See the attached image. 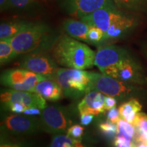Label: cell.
<instances>
[{
	"instance_id": "cell-23",
	"label": "cell",
	"mask_w": 147,
	"mask_h": 147,
	"mask_svg": "<svg viewBox=\"0 0 147 147\" xmlns=\"http://www.w3.org/2000/svg\"><path fill=\"white\" fill-rule=\"evenodd\" d=\"M78 142H80V140L72 138L68 135L63 134H55L51 141L50 147H67L74 145Z\"/></svg>"
},
{
	"instance_id": "cell-19",
	"label": "cell",
	"mask_w": 147,
	"mask_h": 147,
	"mask_svg": "<svg viewBox=\"0 0 147 147\" xmlns=\"http://www.w3.org/2000/svg\"><path fill=\"white\" fill-rule=\"evenodd\" d=\"M44 0H10L11 9L29 12L40 8Z\"/></svg>"
},
{
	"instance_id": "cell-14",
	"label": "cell",
	"mask_w": 147,
	"mask_h": 147,
	"mask_svg": "<svg viewBox=\"0 0 147 147\" xmlns=\"http://www.w3.org/2000/svg\"><path fill=\"white\" fill-rule=\"evenodd\" d=\"M35 93L41 95L45 100L56 102L61 98L63 90L54 79H46L36 84Z\"/></svg>"
},
{
	"instance_id": "cell-11",
	"label": "cell",
	"mask_w": 147,
	"mask_h": 147,
	"mask_svg": "<svg viewBox=\"0 0 147 147\" xmlns=\"http://www.w3.org/2000/svg\"><path fill=\"white\" fill-rule=\"evenodd\" d=\"M1 103L3 106L11 103H18L27 108H38L41 109H45L47 106L45 99L37 93L10 89L1 92Z\"/></svg>"
},
{
	"instance_id": "cell-7",
	"label": "cell",
	"mask_w": 147,
	"mask_h": 147,
	"mask_svg": "<svg viewBox=\"0 0 147 147\" xmlns=\"http://www.w3.org/2000/svg\"><path fill=\"white\" fill-rule=\"evenodd\" d=\"M61 10L74 18L80 19L100 8L117 7L113 0H55Z\"/></svg>"
},
{
	"instance_id": "cell-36",
	"label": "cell",
	"mask_w": 147,
	"mask_h": 147,
	"mask_svg": "<svg viewBox=\"0 0 147 147\" xmlns=\"http://www.w3.org/2000/svg\"><path fill=\"white\" fill-rule=\"evenodd\" d=\"M145 144H146V147H147V143H145Z\"/></svg>"
},
{
	"instance_id": "cell-4",
	"label": "cell",
	"mask_w": 147,
	"mask_h": 147,
	"mask_svg": "<svg viewBox=\"0 0 147 147\" xmlns=\"http://www.w3.org/2000/svg\"><path fill=\"white\" fill-rule=\"evenodd\" d=\"M55 80L67 97L78 98L89 91L91 75L84 69L58 68Z\"/></svg>"
},
{
	"instance_id": "cell-16",
	"label": "cell",
	"mask_w": 147,
	"mask_h": 147,
	"mask_svg": "<svg viewBox=\"0 0 147 147\" xmlns=\"http://www.w3.org/2000/svg\"><path fill=\"white\" fill-rule=\"evenodd\" d=\"M116 79L123 81H136L139 78V72L137 66L129 57L121 60L116 65Z\"/></svg>"
},
{
	"instance_id": "cell-24",
	"label": "cell",
	"mask_w": 147,
	"mask_h": 147,
	"mask_svg": "<svg viewBox=\"0 0 147 147\" xmlns=\"http://www.w3.org/2000/svg\"><path fill=\"white\" fill-rule=\"evenodd\" d=\"M87 36L90 44L97 45L102 41H104V33L103 32V31L98 27L93 25H89Z\"/></svg>"
},
{
	"instance_id": "cell-15",
	"label": "cell",
	"mask_w": 147,
	"mask_h": 147,
	"mask_svg": "<svg viewBox=\"0 0 147 147\" xmlns=\"http://www.w3.org/2000/svg\"><path fill=\"white\" fill-rule=\"evenodd\" d=\"M63 28L69 36L74 39L89 43L88 40V30L89 25L75 18H67L63 22Z\"/></svg>"
},
{
	"instance_id": "cell-2",
	"label": "cell",
	"mask_w": 147,
	"mask_h": 147,
	"mask_svg": "<svg viewBox=\"0 0 147 147\" xmlns=\"http://www.w3.org/2000/svg\"><path fill=\"white\" fill-rule=\"evenodd\" d=\"M80 20L102 29L104 40L120 38L135 24L134 18L119 10L117 7L100 8Z\"/></svg>"
},
{
	"instance_id": "cell-31",
	"label": "cell",
	"mask_w": 147,
	"mask_h": 147,
	"mask_svg": "<svg viewBox=\"0 0 147 147\" xmlns=\"http://www.w3.org/2000/svg\"><path fill=\"white\" fill-rule=\"evenodd\" d=\"M80 124L83 126H87L93 121L94 118V115L90 113H81L80 114Z\"/></svg>"
},
{
	"instance_id": "cell-34",
	"label": "cell",
	"mask_w": 147,
	"mask_h": 147,
	"mask_svg": "<svg viewBox=\"0 0 147 147\" xmlns=\"http://www.w3.org/2000/svg\"><path fill=\"white\" fill-rule=\"evenodd\" d=\"M11 9L10 0H0V10L1 12H4Z\"/></svg>"
},
{
	"instance_id": "cell-35",
	"label": "cell",
	"mask_w": 147,
	"mask_h": 147,
	"mask_svg": "<svg viewBox=\"0 0 147 147\" xmlns=\"http://www.w3.org/2000/svg\"><path fill=\"white\" fill-rule=\"evenodd\" d=\"M67 147H84V146L81 144V143H80V142H77L76 144H75L74 145H71V146H69Z\"/></svg>"
},
{
	"instance_id": "cell-29",
	"label": "cell",
	"mask_w": 147,
	"mask_h": 147,
	"mask_svg": "<svg viewBox=\"0 0 147 147\" xmlns=\"http://www.w3.org/2000/svg\"><path fill=\"white\" fill-rule=\"evenodd\" d=\"M121 119L120 113H119V109L115 107L113 109L108 110V113L107 114V121L113 123L117 124V123Z\"/></svg>"
},
{
	"instance_id": "cell-32",
	"label": "cell",
	"mask_w": 147,
	"mask_h": 147,
	"mask_svg": "<svg viewBox=\"0 0 147 147\" xmlns=\"http://www.w3.org/2000/svg\"><path fill=\"white\" fill-rule=\"evenodd\" d=\"M117 102L114 97L106 96L105 100V110H110L116 107Z\"/></svg>"
},
{
	"instance_id": "cell-12",
	"label": "cell",
	"mask_w": 147,
	"mask_h": 147,
	"mask_svg": "<svg viewBox=\"0 0 147 147\" xmlns=\"http://www.w3.org/2000/svg\"><path fill=\"white\" fill-rule=\"evenodd\" d=\"M127 57L128 55L123 49L114 45L106 46L100 48L95 53L94 64L104 74Z\"/></svg>"
},
{
	"instance_id": "cell-5",
	"label": "cell",
	"mask_w": 147,
	"mask_h": 147,
	"mask_svg": "<svg viewBox=\"0 0 147 147\" xmlns=\"http://www.w3.org/2000/svg\"><path fill=\"white\" fill-rule=\"evenodd\" d=\"M46 79L49 78L27 69L17 68L3 71L1 75V83L10 89L35 93L36 84Z\"/></svg>"
},
{
	"instance_id": "cell-22",
	"label": "cell",
	"mask_w": 147,
	"mask_h": 147,
	"mask_svg": "<svg viewBox=\"0 0 147 147\" xmlns=\"http://www.w3.org/2000/svg\"><path fill=\"white\" fill-rule=\"evenodd\" d=\"M117 134L134 140L136 135V127L124 119H121L117 123Z\"/></svg>"
},
{
	"instance_id": "cell-9",
	"label": "cell",
	"mask_w": 147,
	"mask_h": 147,
	"mask_svg": "<svg viewBox=\"0 0 147 147\" xmlns=\"http://www.w3.org/2000/svg\"><path fill=\"white\" fill-rule=\"evenodd\" d=\"M91 82L89 91L100 92L106 96L119 97L130 91L121 80L104 74L90 72Z\"/></svg>"
},
{
	"instance_id": "cell-27",
	"label": "cell",
	"mask_w": 147,
	"mask_h": 147,
	"mask_svg": "<svg viewBox=\"0 0 147 147\" xmlns=\"http://www.w3.org/2000/svg\"><path fill=\"white\" fill-rule=\"evenodd\" d=\"M84 131V128L82 125H74L69 127L66 133H67V135H68L69 136L71 137L72 138L80 140L82 138V136H83Z\"/></svg>"
},
{
	"instance_id": "cell-28",
	"label": "cell",
	"mask_w": 147,
	"mask_h": 147,
	"mask_svg": "<svg viewBox=\"0 0 147 147\" xmlns=\"http://www.w3.org/2000/svg\"><path fill=\"white\" fill-rule=\"evenodd\" d=\"M115 147H132L134 140L128 139L120 135H117L115 138Z\"/></svg>"
},
{
	"instance_id": "cell-17",
	"label": "cell",
	"mask_w": 147,
	"mask_h": 147,
	"mask_svg": "<svg viewBox=\"0 0 147 147\" xmlns=\"http://www.w3.org/2000/svg\"><path fill=\"white\" fill-rule=\"evenodd\" d=\"M33 23L21 20L2 22L0 25V40H10Z\"/></svg>"
},
{
	"instance_id": "cell-3",
	"label": "cell",
	"mask_w": 147,
	"mask_h": 147,
	"mask_svg": "<svg viewBox=\"0 0 147 147\" xmlns=\"http://www.w3.org/2000/svg\"><path fill=\"white\" fill-rule=\"evenodd\" d=\"M57 39L47 25L34 23L8 40L18 55L43 51L53 47Z\"/></svg>"
},
{
	"instance_id": "cell-33",
	"label": "cell",
	"mask_w": 147,
	"mask_h": 147,
	"mask_svg": "<svg viewBox=\"0 0 147 147\" xmlns=\"http://www.w3.org/2000/svg\"><path fill=\"white\" fill-rule=\"evenodd\" d=\"M42 110L43 109L38 108H28L23 112V114L27 116L40 115L42 113Z\"/></svg>"
},
{
	"instance_id": "cell-1",
	"label": "cell",
	"mask_w": 147,
	"mask_h": 147,
	"mask_svg": "<svg viewBox=\"0 0 147 147\" xmlns=\"http://www.w3.org/2000/svg\"><path fill=\"white\" fill-rule=\"evenodd\" d=\"M53 57L67 68L86 69L95 65V53L89 46L70 36H61L52 47Z\"/></svg>"
},
{
	"instance_id": "cell-20",
	"label": "cell",
	"mask_w": 147,
	"mask_h": 147,
	"mask_svg": "<svg viewBox=\"0 0 147 147\" xmlns=\"http://www.w3.org/2000/svg\"><path fill=\"white\" fill-rule=\"evenodd\" d=\"M17 55L8 40H1L0 41V63L1 65L10 62Z\"/></svg>"
},
{
	"instance_id": "cell-26",
	"label": "cell",
	"mask_w": 147,
	"mask_h": 147,
	"mask_svg": "<svg viewBox=\"0 0 147 147\" xmlns=\"http://www.w3.org/2000/svg\"><path fill=\"white\" fill-rule=\"evenodd\" d=\"M0 147H30V145L27 144V142L10 139L1 136Z\"/></svg>"
},
{
	"instance_id": "cell-8",
	"label": "cell",
	"mask_w": 147,
	"mask_h": 147,
	"mask_svg": "<svg viewBox=\"0 0 147 147\" xmlns=\"http://www.w3.org/2000/svg\"><path fill=\"white\" fill-rule=\"evenodd\" d=\"M20 67L33 72L44 75L49 79L55 80L59 67L54 58L43 51L33 52L27 54L22 59Z\"/></svg>"
},
{
	"instance_id": "cell-25",
	"label": "cell",
	"mask_w": 147,
	"mask_h": 147,
	"mask_svg": "<svg viewBox=\"0 0 147 147\" xmlns=\"http://www.w3.org/2000/svg\"><path fill=\"white\" fill-rule=\"evenodd\" d=\"M100 131L103 134H105L107 137L113 138L116 137L117 134V124L113 123L110 121H106V122L101 123L100 126Z\"/></svg>"
},
{
	"instance_id": "cell-21",
	"label": "cell",
	"mask_w": 147,
	"mask_h": 147,
	"mask_svg": "<svg viewBox=\"0 0 147 147\" xmlns=\"http://www.w3.org/2000/svg\"><path fill=\"white\" fill-rule=\"evenodd\" d=\"M117 8L132 11H142L146 8L147 0H113Z\"/></svg>"
},
{
	"instance_id": "cell-13",
	"label": "cell",
	"mask_w": 147,
	"mask_h": 147,
	"mask_svg": "<svg viewBox=\"0 0 147 147\" xmlns=\"http://www.w3.org/2000/svg\"><path fill=\"white\" fill-rule=\"evenodd\" d=\"M106 96L100 92L90 91L86 93L78 105L79 113L99 115L105 111Z\"/></svg>"
},
{
	"instance_id": "cell-18",
	"label": "cell",
	"mask_w": 147,
	"mask_h": 147,
	"mask_svg": "<svg viewBox=\"0 0 147 147\" xmlns=\"http://www.w3.org/2000/svg\"><path fill=\"white\" fill-rule=\"evenodd\" d=\"M142 110V105L136 99H131L128 102L121 104L119 108L121 119L134 125L137 114Z\"/></svg>"
},
{
	"instance_id": "cell-6",
	"label": "cell",
	"mask_w": 147,
	"mask_h": 147,
	"mask_svg": "<svg viewBox=\"0 0 147 147\" xmlns=\"http://www.w3.org/2000/svg\"><path fill=\"white\" fill-rule=\"evenodd\" d=\"M40 129L47 133L55 134L67 132L73 121L65 108L61 106H47L40 118Z\"/></svg>"
},
{
	"instance_id": "cell-30",
	"label": "cell",
	"mask_w": 147,
	"mask_h": 147,
	"mask_svg": "<svg viewBox=\"0 0 147 147\" xmlns=\"http://www.w3.org/2000/svg\"><path fill=\"white\" fill-rule=\"evenodd\" d=\"M5 108L10 112H12L14 113L19 114V113H23L27 108L25 106L23 105V104H18V103H11V104H7V105L4 106Z\"/></svg>"
},
{
	"instance_id": "cell-10",
	"label": "cell",
	"mask_w": 147,
	"mask_h": 147,
	"mask_svg": "<svg viewBox=\"0 0 147 147\" xmlns=\"http://www.w3.org/2000/svg\"><path fill=\"white\" fill-rule=\"evenodd\" d=\"M1 129L12 135H30L40 129V119L36 117L13 115L1 123Z\"/></svg>"
}]
</instances>
